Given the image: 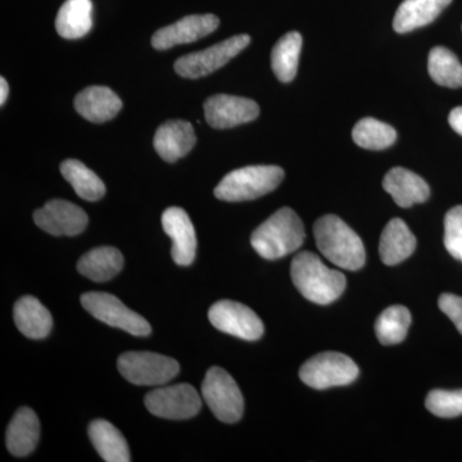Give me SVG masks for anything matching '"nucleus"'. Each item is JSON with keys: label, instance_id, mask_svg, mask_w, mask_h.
Returning <instances> with one entry per match:
<instances>
[{"label": "nucleus", "instance_id": "6e6552de", "mask_svg": "<svg viewBox=\"0 0 462 462\" xmlns=\"http://www.w3.org/2000/svg\"><path fill=\"white\" fill-rule=\"evenodd\" d=\"M81 305L97 320L118 328L135 337H147L151 325L143 316L124 305L117 297L103 291H89L81 296Z\"/></svg>", "mask_w": 462, "mask_h": 462}, {"label": "nucleus", "instance_id": "cd10ccee", "mask_svg": "<svg viewBox=\"0 0 462 462\" xmlns=\"http://www.w3.org/2000/svg\"><path fill=\"white\" fill-rule=\"evenodd\" d=\"M428 69L434 83L440 87L457 89L462 88V65L454 51L445 47H436L430 51Z\"/></svg>", "mask_w": 462, "mask_h": 462}, {"label": "nucleus", "instance_id": "72a5a7b5", "mask_svg": "<svg viewBox=\"0 0 462 462\" xmlns=\"http://www.w3.org/2000/svg\"><path fill=\"white\" fill-rule=\"evenodd\" d=\"M448 123L452 129L462 136V107L452 109L448 116Z\"/></svg>", "mask_w": 462, "mask_h": 462}, {"label": "nucleus", "instance_id": "c9c22d12", "mask_svg": "<svg viewBox=\"0 0 462 462\" xmlns=\"http://www.w3.org/2000/svg\"><path fill=\"white\" fill-rule=\"evenodd\" d=\"M452 257L456 258V260L461 261L462 263V240L460 243H458L457 248H456L455 254Z\"/></svg>", "mask_w": 462, "mask_h": 462}, {"label": "nucleus", "instance_id": "2eb2a0df", "mask_svg": "<svg viewBox=\"0 0 462 462\" xmlns=\"http://www.w3.org/2000/svg\"><path fill=\"white\" fill-rule=\"evenodd\" d=\"M162 227L172 239L171 256L179 266H189L197 254V236L189 215L180 207H170L162 215Z\"/></svg>", "mask_w": 462, "mask_h": 462}, {"label": "nucleus", "instance_id": "0eeeda50", "mask_svg": "<svg viewBox=\"0 0 462 462\" xmlns=\"http://www.w3.org/2000/svg\"><path fill=\"white\" fill-rule=\"evenodd\" d=\"M202 396L216 418L227 424L239 421L245 411V400L236 380L221 367L207 372L202 384Z\"/></svg>", "mask_w": 462, "mask_h": 462}, {"label": "nucleus", "instance_id": "f704fd0d", "mask_svg": "<svg viewBox=\"0 0 462 462\" xmlns=\"http://www.w3.org/2000/svg\"><path fill=\"white\" fill-rule=\"evenodd\" d=\"M9 87L5 78L0 79V105H5L8 98Z\"/></svg>", "mask_w": 462, "mask_h": 462}, {"label": "nucleus", "instance_id": "7ed1b4c3", "mask_svg": "<svg viewBox=\"0 0 462 462\" xmlns=\"http://www.w3.org/2000/svg\"><path fill=\"white\" fill-rule=\"evenodd\" d=\"M305 238L300 216L289 207H282L254 231L251 245L264 260L273 261L298 251Z\"/></svg>", "mask_w": 462, "mask_h": 462}, {"label": "nucleus", "instance_id": "423d86ee", "mask_svg": "<svg viewBox=\"0 0 462 462\" xmlns=\"http://www.w3.org/2000/svg\"><path fill=\"white\" fill-rule=\"evenodd\" d=\"M358 373L357 365L348 356L322 352L302 365L300 378L309 387L322 391L351 384L357 379Z\"/></svg>", "mask_w": 462, "mask_h": 462}, {"label": "nucleus", "instance_id": "f8f14e48", "mask_svg": "<svg viewBox=\"0 0 462 462\" xmlns=\"http://www.w3.org/2000/svg\"><path fill=\"white\" fill-rule=\"evenodd\" d=\"M33 221L54 236H75L87 229L89 217L83 208L63 199H51L33 212Z\"/></svg>", "mask_w": 462, "mask_h": 462}, {"label": "nucleus", "instance_id": "a211bd4d", "mask_svg": "<svg viewBox=\"0 0 462 462\" xmlns=\"http://www.w3.org/2000/svg\"><path fill=\"white\" fill-rule=\"evenodd\" d=\"M123 108V100L107 87H89L75 98V109L94 124L107 123Z\"/></svg>", "mask_w": 462, "mask_h": 462}, {"label": "nucleus", "instance_id": "6ab92c4d", "mask_svg": "<svg viewBox=\"0 0 462 462\" xmlns=\"http://www.w3.org/2000/svg\"><path fill=\"white\" fill-rule=\"evenodd\" d=\"M41 438V421L29 407H21L7 430V448L17 457H25L38 446Z\"/></svg>", "mask_w": 462, "mask_h": 462}, {"label": "nucleus", "instance_id": "7c9ffc66", "mask_svg": "<svg viewBox=\"0 0 462 462\" xmlns=\"http://www.w3.org/2000/svg\"><path fill=\"white\" fill-rule=\"evenodd\" d=\"M425 406L438 418H456L462 415V389L443 391L434 389L428 394Z\"/></svg>", "mask_w": 462, "mask_h": 462}, {"label": "nucleus", "instance_id": "a878e982", "mask_svg": "<svg viewBox=\"0 0 462 462\" xmlns=\"http://www.w3.org/2000/svg\"><path fill=\"white\" fill-rule=\"evenodd\" d=\"M302 35L297 32L285 33L272 51V67L279 81L287 84L294 80L302 51Z\"/></svg>", "mask_w": 462, "mask_h": 462}, {"label": "nucleus", "instance_id": "b1692460", "mask_svg": "<svg viewBox=\"0 0 462 462\" xmlns=\"http://www.w3.org/2000/svg\"><path fill=\"white\" fill-rule=\"evenodd\" d=\"M93 27L91 0H66L58 12L56 30L62 38L75 41L83 38Z\"/></svg>", "mask_w": 462, "mask_h": 462}, {"label": "nucleus", "instance_id": "473e14b6", "mask_svg": "<svg viewBox=\"0 0 462 462\" xmlns=\"http://www.w3.org/2000/svg\"><path fill=\"white\" fill-rule=\"evenodd\" d=\"M440 311L448 316L455 327L462 334V297L455 296V294L445 293L439 297L438 300Z\"/></svg>", "mask_w": 462, "mask_h": 462}, {"label": "nucleus", "instance_id": "5701e85b", "mask_svg": "<svg viewBox=\"0 0 462 462\" xmlns=\"http://www.w3.org/2000/svg\"><path fill=\"white\" fill-rule=\"evenodd\" d=\"M89 437L94 448L107 462H130L129 446L120 430L107 420H94L89 425Z\"/></svg>", "mask_w": 462, "mask_h": 462}, {"label": "nucleus", "instance_id": "c85d7f7f", "mask_svg": "<svg viewBox=\"0 0 462 462\" xmlns=\"http://www.w3.org/2000/svg\"><path fill=\"white\" fill-rule=\"evenodd\" d=\"M411 314L404 306H391L380 314L375 322V333L384 346L398 345L407 337Z\"/></svg>", "mask_w": 462, "mask_h": 462}, {"label": "nucleus", "instance_id": "aec40b11", "mask_svg": "<svg viewBox=\"0 0 462 462\" xmlns=\"http://www.w3.org/2000/svg\"><path fill=\"white\" fill-rule=\"evenodd\" d=\"M416 238L401 218L389 221L380 236L379 254L383 263L394 266L407 260L416 249Z\"/></svg>", "mask_w": 462, "mask_h": 462}, {"label": "nucleus", "instance_id": "9d476101", "mask_svg": "<svg viewBox=\"0 0 462 462\" xmlns=\"http://www.w3.org/2000/svg\"><path fill=\"white\" fill-rule=\"evenodd\" d=\"M144 402L149 412L170 420H187L202 409L199 392L185 383L154 389L145 396Z\"/></svg>", "mask_w": 462, "mask_h": 462}, {"label": "nucleus", "instance_id": "20e7f679", "mask_svg": "<svg viewBox=\"0 0 462 462\" xmlns=\"http://www.w3.org/2000/svg\"><path fill=\"white\" fill-rule=\"evenodd\" d=\"M284 179L279 166H247L227 173L215 188L216 199L226 202L254 200L272 193Z\"/></svg>", "mask_w": 462, "mask_h": 462}, {"label": "nucleus", "instance_id": "ddd939ff", "mask_svg": "<svg viewBox=\"0 0 462 462\" xmlns=\"http://www.w3.org/2000/svg\"><path fill=\"white\" fill-rule=\"evenodd\" d=\"M203 108L207 124L215 129H230L251 123L260 115V107L254 100L227 94L209 97Z\"/></svg>", "mask_w": 462, "mask_h": 462}, {"label": "nucleus", "instance_id": "f257e3e1", "mask_svg": "<svg viewBox=\"0 0 462 462\" xmlns=\"http://www.w3.org/2000/svg\"><path fill=\"white\" fill-rule=\"evenodd\" d=\"M314 236L319 251L331 263L348 272L363 269L366 260L363 240L338 216L319 218L314 225Z\"/></svg>", "mask_w": 462, "mask_h": 462}, {"label": "nucleus", "instance_id": "2f4dec72", "mask_svg": "<svg viewBox=\"0 0 462 462\" xmlns=\"http://www.w3.org/2000/svg\"><path fill=\"white\" fill-rule=\"evenodd\" d=\"M462 240V206H456L447 212L445 217V247L454 256L458 243Z\"/></svg>", "mask_w": 462, "mask_h": 462}, {"label": "nucleus", "instance_id": "4468645a", "mask_svg": "<svg viewBox=\"0 0 462 462\" xmlns=\"http://www.w3.org/2000/svg\"><path fill=\"white\" fill-rule=\"evenodd\" d=\"M218 25L220 20L215 14H191L158 30L152 36V45L157 51L170 50L175 45L199 41L214 32Z\"/></svg>", "mask_w": 462, "mask_h": 462}, {"label": "nucleus", "instance_id": "dca6fc26", "mask_svg": "<svg viewBox=\"0 0 462 462\" xmlns=\"http://www.w3.org/2000/svg\"><path fill=\"white\" fill-rule=\"evenodd\" d=\"M193 126L187 121L170 120L158 127L154 135V149L166 162H176L187 156L196 145Z\"/></svg>", "mask_w": 462, "mask_h": 462}, {"label": "nucleus", "instance_id": "39448f33", "mask_svg": "<svg viewBox=\"0 0 462 462\" xmlns=\"http://www.w3.org/2000/svg\"><path fill=\"white\" fill-rule=\"evenodd\" d=\"M118 372L135 385H163L180 372V365L167 356L153 352H126L118 357Z\"/></svg>", "mask_w": 462, "mask_h": 462}, {"label": "nucleus", "instance_id": "bb28decb", "mask_svg": "<svg viewBox=\"0 0 462 462\" xmlns=\"http://www.w3.org/2000/svg\"><path fill=\"white\" fill-rule=\"evenodd\" d=\"M60 173L71 184L75 193L80 199L96 202L102 199L106 194L105 182L100 180L96 172L78 160H67L60 165Z\"/></svg>", "mask_w": 462, "mask_h": 462}, {"label": "nucleus", "instance_id": "9b49d317", "mask_svg": "<svg viewBox=\"0 0 462 462\" xmlns=\"http://www.w3.org/2000/svg\"><path fill=\"white\" fill-rule=\"evenodd\" d=\"M208 319L216 329L240 339L254 342L263 336V320L243 303L218 300L209 309Z\"/></svg>", "mask_w": 462, "mask_h": 462}, {"label": "nucleus", "instance_id": "412c9836", "mask_svg": "<svg viewBox=\"0 0 462 462\" xmlns=\"http://www.w3.org/2000/svg\"><path fill=\"white\" fill-rule=\"evenodd\" d=\"M452 0H403L394 14L393 29L406 33L430 25Z\"/></svg>", "mask_w": 462, "mask_h": 462}, {"label": "nucleus", "instance_id": "4be33fe9", "mask_svg": "<svg viewBox=\"0 0 462 462\" xmlns=\"http://www.w3.org/2000/svg\"><path fill=\"white\" fill-rule=\"evenodd\" d=\"M16 327L30 339H42L50 336L53 319L47 307L38 298L25 296L17 300L14 309Z\"/></svg>", "mask_w": 462, "mask_h": 462}, {"label": "nucleus", "instance_id": "c756f323", "mask_svg": "<svg viewBox=\"0 0 462 462\" xmlns=\"http://www.w3.org/2000/svg\"><path fill=\"white\" fill-rule=\"evenodd\" d=\"M352 138L358 147L382 151L394 144L397 133L391 125L382 123L376 118L366 117L356 124Z\"/></svg>", "mask_w": 462, "mask_h": 462}, {"label": "nucleus", "instance_id": "f3484780", "mask_svg": "<svg viewBox=\"0 0 462 462\" xmlns=\"http://www.w3.org/2000/svg\"><path fill=\"white\" fill-rule=\"evenodd\" d=\"M383 188L402 208L424 203L430 196V185L424 179L403 167L392 169L383 180Z\"/></svg>", "mask_w": 462, "mask_h": 462}, {"label": "nucleus", "instance_id": "393cba45", "mask_svg": "<svg viewBox=\"0 0 462 462\" xmlns=\"http://www.w3.org/2000/svg\"><path fill=\"white\" fill-rule=\"evenodd\" d=\"M124 256L117 248L98 247L87 252L78 263V270L93 282H108L123 270Z\"/></svg>", "mask_w": 462, "mask_h": 462}, {"label": "nucleus", "instance_id": "1a4fd4ad", "mask_svg": "<svg viewBox=\"0 0 462 462\" xmlns=\"http://www.w3.org/2000/svg\"><path fill=\"white\" fill-rule=\"evenodd\" d=\"M251 42V36H233L223 42L215 44L208 50L196 51L179 58L175 62V71L182 78L199 79L212 74L226 65L240 51L245 50Z\"/></svg>", "mask_w": 462, "mask_h": 462}, {"label": "nucleus", "instance_id": "f03ea898", "mask_svg": "<svg viewBox=\"0 0 462 462\" xmlns=\"http://www.w3.org/2000/svg\"><path fill=\"white\" fill-rule=\"evenodd\" d=\"M291 275L300 293L318 305H330L342 296L346 287L343 273L329 269L310 251L300 252L294 257Z\"/></svg>", "mask_w": 462, "mask_h": 462}]
</instances>
